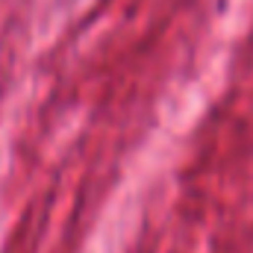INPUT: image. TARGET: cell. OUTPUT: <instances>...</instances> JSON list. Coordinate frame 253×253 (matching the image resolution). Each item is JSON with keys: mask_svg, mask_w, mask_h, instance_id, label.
Segmentation results:
<instances>
[]
</instances>
